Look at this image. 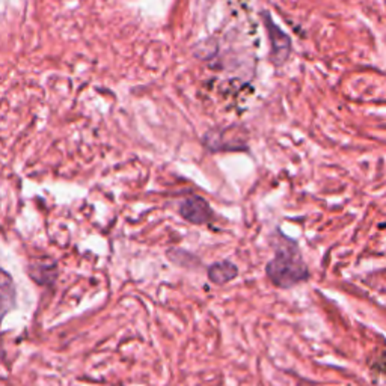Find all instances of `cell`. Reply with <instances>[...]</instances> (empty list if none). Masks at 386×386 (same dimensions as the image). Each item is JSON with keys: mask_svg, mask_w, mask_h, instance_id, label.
<instances>
[{"mask_svg": "<svg viewBox=\"0 0 386 386\" xmlns=\"http://www.w3.org/2000/svg\"><path fill=\"white\" fill-rule=\"evenodd\" d=\"M275 236V255L266 266V275L269 281L278 289H291L309 278L306 264L294 240L285 237L281 231Z\"/></svg>", "mask_w": 386, "mask_h": 386, "instance_id": "obj_1", "label": "cell"}, {"mask_svg": "<svg viewBox=\"0 0 386 386\" xmlns=\"http://www.w3.org/2000/svg\"><path fill=\"white\" fill-rule=\"evenodd\" d=\"M178 213L186 222L193 225H206L215 217L213 208H211L208 201L204 200L202 196L196 195L189 196L184 201H181Z\"/></svg>", "mask_w": 386, "mask_h": 386, "instance_id": "obj_2", "label": "cell"}, {"mask_svg": "<svg viewBox=\"0 0 386 386\" xmlns=\"http://www.w3.org/2000/svg\"><path fill=\"white\" fill-rule=\"evenodd\" d=\"M264 23H266L264 26L267 29L270 44H272V59H274L275 64L282 65L287 58L290 56L291 51L290 38L287 36L278 26H275V23L272 21L269 14H266V20H264Z\"/></svg>", "mask_w": 386, "mask_h": 386, "instance_id": "obj_3", "label": "cell"}, {"mask_svg": "<svg viewBox=\"0 0 386 386\" xmlns=\"http://www.w3.org/2000/svg\"><path fill=\"white\" fill-rule=\"evenodd\" d=\"M208 279L216 285H224L234 281L239 276V267L230 260L211 264L207 269Z\"/></svg>", "mask_w": 386, "mask_h": 386, "instance_id": "obj_4", "label": "cell"}, {"mask_svg": "<svg viewBox=\"0 0 386 386\" xmlns=\"http://www.w3.org/2000/svg\"><path fill=\"white\" fill-rule=\"evenodd\" d=\"M0 300H2V317H5L15 306V285L12 278L6 270L2 272V282H0Z\"/></svg>", "mask_w": 386, "mask_h": 386, "instance_id": "obj_5", "label": "cell"}, {"mask_svg": "<svg viewBox=\"0 0 386 386\" xmlns=\"http://www.w3.org/2000/svg\"><path fill=\"white\" fill-rule=\"evenodd\" d=\"M41 275L45 276V285L53 282L56 279L58 274H56V267L55 266H49V264H45V266H41V264H36L35 267L30 269V276H32L35 281Z\"/></svg>", "mask_w": 386, "mask_h": 386, "instance_id": "obj_6", "label": "cell"}]
</instances>
